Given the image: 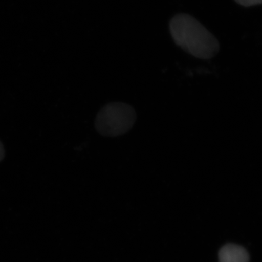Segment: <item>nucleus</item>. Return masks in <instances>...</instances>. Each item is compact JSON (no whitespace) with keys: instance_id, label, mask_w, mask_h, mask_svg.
<instances>
[{"instance_id":"nucleus-1","label":"nucleus","mask_w":262,"mask_h":262,"mask_svg":"<svg viewBox=\"0 0 262 262\" xmlns=\"http://www.w3.org/2000/svg\"><path fill=\"white\" fill-rule=\"evenodd\" d=\"M169 27L174 42L196 58L210 59L220 51L216 38L191 15H176L170 20Z\"/></svg>"},{"instance_id":"nucleus-2","label":"nucleus","mask_w":262,"mask_h":262,"mask_svg":"<svg viewBox=\"0 0 262 262\" xmlns=\"http://www.w3.org/2000/svg\"><path fill=\"white\" fill-rule=\"evenodd\" d=\"M136 113L127 103L112 102L98 112L95 127L98 134L106 137L124 135L134 127Z\"/></svg>"},{"instance_id":"nucleus-3","label":"nucleus","mask_w":262,"mask_h":262,"mask_svg":"<svg viewBox=\"0 0 262 262\" xmlns=\"http://www.w3.org/2000/svg\"><path fill=\"white\" fill-rule=\"evenodd\" d=\"M249 254L242 246L227 244L219 252L220 262H249Z\"/></svg>"},{"instance_id":"nucleus-4","label":"nucleus","mask_w":262,"mask_h":262,"mask_svg":"<svg viewBox=\"0 0 262 262\" xmlns=\"http://www.w3.org/2000/svg\"><path fill=\"white\" fill-rule=\"evenodd\" d=\"M237 4L245 7H251L253 5L262 4V0H234Z\"/></svg>"},{"instance_id":"nucleus-5","label":"nucleus","mask_w":262,"mask_h":262,"mask_svg":"<svg viewBox=\"0 0 262 262\" xmlns=\"http://www.w3.org/2000/svg\"><path fill=\"white\" fill-rule=\"evenodd\" d=\"M5 156V151L4 146H3V143L0 141V162L4 159Z\"/></svg>"}]
</instances>
